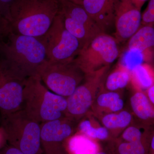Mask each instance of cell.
Masks as SVG:
<instances>
[{
    "label": "cell",
    "mask_w": 154,
    "mask_h": 154,
    "mask_svg": "<svg viewBox=\"0 0 154 154\" xmlns=\"http://www.w3.org/2000/svg\"><path fill=\"white\" fill-rule=\"evenodd\" d=\"M58 1V13L67 30L79 41L82 49L96 36L104 33L82 5L67 0Z\"/></svg>",
    "instance_id": "9"
},
{
    "label": "cell",
    "mask_w": 154,
    "mask_h": 154,
    "mask_svg": "<svg viewBox=\"0 0 154 154\" xmlns=\"http://www.w3.org/2000/svg\"><path fill=\"white\" fill-rule=\"evenodd\" d=\"M146 94L149 101L154 105V85L146 91Z\"/></svg>",
    "instance_id": "28"
},
{
    "label": "cell",
    "mask_w": 154,
    "mask_h": 154,
    "mask_svg": "<svg viewBox=\"0 0 154 154\" xmlns=\"http://www.w3.org/2000/svg\"><path fill=\"white\" fill-rule=\"evenodd\" d=\"M150 127L142 124L138 125H129L124 130L118 139L128 142L140 141L153 134L154 131Z\"/></svg>",
    "instance_id": "21"
},
{
    "label": "cell",
    "mask_w": 154,
    "mask_h": 154,
    "mask_svg": "<svg viewBox=\"0 0 154 154\" xmlns=\"http://www.w3.org/2000/svg\"><path fill=\"white\" fill-rule=\"evenodd\" d=\"M131 82V72L122 64H120L110 73L105 81V88L107 91H116L123 89Z\"/></svg>",
    "instance_id": "19"
},
{
    "label": "cell",
    "mask_w": 154,
    "mask_h": 154,
    "mask_svg": "<svg viewBox=\"0 0 154 154\" xmlns=\"http://www.w3.org/2000/svg\"><path fill=\"white\" fill-rule=\"evenodd\" d=\"M109 68L110 66L104 67L97 71L85 75L82 83L66 98L67 106L65 116L76 122L86 115L93 106Z\"/></svg>",
    "instance_id": "8"
},
{
    "label": "cell",
    "mask_w": 154,
    "mask_h": 154,
    "mask_svg": "<svg viewBox=\"0 0 154 154\" xmlns=\"http://www.w3.org/2000/svg\"><path fill=\"white\" fill-rule=\"evenodd\" d=\"M10 32L8 22L0 14V43L7 37Z\"/></svg>",
    "instance_id": "26"
},
{
    "label": "cell",
    "mask_w": 154,
    "mask_h": 154,
    "mask_svg": "<svg viewBox=\"0 0 154 154\" xmlns=\"http://www.w3.org/2000/svg\"><path fill=\"white\" fill-rule=\"evenodd\" d=\"M27 79L14 72L0 58V113L21 109Z\"/></svg>",
    "instance_id": "10"
},
{
    "label": "cell",
    "mask_w": 154,
    "mask_h": 154,
    "mask_svg": "<svg viewBox=\"0 0 154 154\" xmlns=\"http://www.w3.org/2000/svg\"><path fill=\"white\" fill-rule=\"evenodd\" d=\"M130 105L134 115L141 123L151 126L154 125V105L144 92L136 91L131 97Z\"/></svg>",
    "instance_id": "15"
},
{
    "label": "cell",
    "mask_w": 154,
    "mask_h": 154,
    "mask_svg": "<svg viewBox=\"0 0 154 154\" xmlns=\"http://www.w3.org/2000/svg\"><path fill=\"white\" fill-rule=\"evenodd\" d=\"M115 0H83L82 5L104 33L114 27Z\"/></svg>",
    "instance_id": "13"
},
{
    "label": "cell",
    "mask_w": 154,
    "mask_h": 154,
    "mask_svg": "<svg viewBox=\"0 0 154 154\" xmlns=\"http://www.w3.org/2000/svg\"><path fill=\"white\" fill-rule=\"evenodd\" d=\"M5 141L4 140L0 139V149L4 148L3 147V143H4V142Z\"/></svg>",
    "instance_id": "33"
},
{
    "label": "cell",
    "mask_w": 154,
    "mask_h": 154,
    "mask_svg": "<svg viewBox=\"0 0 154 154\" xmlns=\"http://www.w3.org/2000/svg\"><path fill=\"white\" fill-rule=\"evenodd\" d=\"M0 154H1V153H0Z\"/></svg>",
    "instance_id": "36"
},
{
    "label": "cell",
    "mask_w": 154,
    "mask_h": 154,
    "mask_svg": "<svg viewBox=\"0 0 154 154\" xmlns=\"http://www.w3.org/2000/svg\"><path fill=\"white\" fill-rule=\"evenodd\" d=\"M154 154V152H153V153H151V154Z\"/></svg>",
    "instance_id": "35"
},
{
    "label": "cell",
    "mask_w": 154,
    "mask_h": 154,
    "mask_svg": "<svg viewBox=\"0 0 154 154\" xmlns=\"http://www.w3.org/2000/svg\"><path fill=\"white\" fill-rule=\"evenodd\" d=\"M16 0H0V14L8 20L10 18V11Z\"/></svg>",
    "instance_id": "25"
},
{
    "label": "cell",
    "mask_w": 154,
    "mask_h": 154,
    "mask_svg": "<svg viewBox=\"0 0 154 154\" xmlns=\"http://www.w3.org/2000/svg\"><path fill=\"white\" fill-rule=\"evenodd\" d=\"M66 98L54 94L44 86L38 75L25 81L21 109L31 119L41 123L65 116Z\"/></svg>",
    "instance_id": "3"
},
{
    "label": "cell",
    "mask_w": 154,
    "mask_h": 154,
    "mask_svg": "<svg viewBox=\"0 0 154 154\" xmlns=\"http://www.w3.org/2000/svg\"><path fill=\"white\" fill-rule=\"evenodd\" d=\"M67 1H70L72 2L78 4V5H82L83 0H67Z\"/></svg>",
    "instance_id": "31"
},
{
    "label": "cell",
    "mask_w": 154,
    "mask_h": 154,
    "mask_svg": "<svg viewBox=\"0 0 154 154\" xmlns=\"http://www.w3.org/2000/svg\"><path fill=\"white\" fill-rule=\"evenodd\" d=\"M141 10L131 0H115L114 38L118 43L128 39L141 25Z\"/></svg>",
    "instance_id": "12"
},
{
    "label": "cell",
    "mask_w": 154,
    "mask_h": 154,
    "mask_svg": "<svg viewBox=\"0 0 154 154\" xmlns=\"http://www.w3.org/2000/svg\"><path fill=\"white\" fill-rule=\"evenodd\" d=\"M106 149H107V151H108V153H109V154H115L114 153H113V152L111 151H110V149H109L107 148Z\"/></svg>",
    "instance_id": "34"
},
{
    "label": "cell",
    "mask_w": 154,
    "mask_h": 154,
    "mask_svg": "<svg viewBox=\"0 0 154 154\" xmlns=\"http://www.w3.org/2000/svg\"><path fill=\"white\" fill-rule=\"evenodd\" d=\"M153 152H154V133L152 136L151 139L149 154Z\"/></svg>",
    "instance_id": "30"
},
{
    "label": "cell",
    "mask_w": 154,
    "mask_h": 154,
    "mask_svg": "<svg viewBox=\"0 0 154 154\" xmlns=\"http://www.w3.org/2000/svg\"><path fill=\"white\" fill-rule=\"evenodd\" d=\"M152 136L134 142L123 141L115 138L109 141L107 148L115 154H149Z\"/></svg>",
    "instance_id": "16"
},
{
    "label": "cell",
    "mask_w": 154,
    "mask_h": 154,
    "mask_svg": "<svg viewBox=\"0 0 154 154\" xmlns=\"http://www.w3.org/2000/svg\"><path fill=\"white\" fill-rule=\"evenodd\" d=\"M59 8L58 0H16L10 11V31L41 37L52 25Z\"/></svg>",
    "instance_id": "2"
},
{
    "label": "cell",
    "mask_w": 154,
    "mask_h": 154,
    "mask_svg": "<svg viewBox=\"0 0 154 154\" xmlns=\"http://www.w3.org/2000/svg\"><path fill=\"white\" fill-rule=\"evenodd\" d=\"M0 58L13 70L26 79L38 75L40 67L48 60L40 37L11 31L0 43Z\"/></svg>",
    "instance_id": "1"
},
{
    "label": "cell",
    "mask_w": 154,
    "mask_h": 154,
    "mask_svg": "<svg viewBox=\"0 0 154 154\" xmlns=\"http://www.w3.org/2000/svg\"><path fill=\"white\" fill-rule=\"evenodd\" d=\"M75 122L66 117L40 124L43 154H68L65 144L72 136Z\"/></svg>",
    "instance_id": "11"
},
{
    "label": "cell",
    "mask_w": 154,
    "mask_h": 154,
    "mask_svg": "<svg viewBox=\"0 0 154 154\" xmlns=\"http://www.w3.org/2000/svg\"><path fill=\"white\" fill-rule=\"evenodd\" d=\"M96 154H109V153H108L107 149H106L102 150H100Z\"/></svg>",
    "instance_id": "32"
},
{
    "label": "cell",
    "mask_w": 154,
    "mask_h": 154,
    "mask_svg": "<svg viewBox=\"0 0 154 154\" xmlns=\"http://www.w3.org/2000/svg\"><path fill=\"white\" fill-rule=\"evenodd\" d=\"M131 82L136 91H146L154 85V68L148 63L138 65L131 72Z\"/></svg>",
    "instance_id": "17"
},
{
    "label": "cell",
    "mask_w": 154,
    "mask_h": 154,
    "mask_svg": "<svg viewBox=\"0 0 154 154\" xmlns=\"http://www.w3.org/2000/svg\"><path fill=\"white\" fill-rule=\"evenodd\" d=\"M147 0H136L135 6L140 10H141L144 4Z\"/></svg>",
    "instance_id": "29"
},
{
    "label": "cell",
    "mask_w": 154,
    "mask_h": 154,
    "mask_svg": "<svg viewBox=\"0 0 154 154\" xmlns=\"http://www.w3.org/2000/svg\"><path fill=\"white\" fill-rule=\"evenodd\" d=\"M38 75L50 91L66 98L74 92L85 76L75 59L63 61L48 60L40 67Z\"/></svg>",
    "instance_id": "5"
},
{
    "label": "cell",
    "mask_w": 154,
    "mask_h": 154,
    "mask_svg": "<svg viewBox=\"0 0 154 154\" xmlns=\"http://www.w3.org/2000/svg\"><path fill=\"white\" fill-rule=\"evenodd\" d=\"M131 113L126 110L116 113H108L103 116L101 119L103 126L108 131L125 129L132 121Z\"/></svg>",
    "instance_id": "20"
},
{
    "label": "cell",
    "mask_w": 154,
    "mask_h": 154,
    "mask_svg": "<svg viewBox=\"0 0 154 154\" xmlns=\"http://www.w3.org/2000/svg\"><path fill=\"white\" fill-rule=\"evenodd\" d=\"M127 50L129 52L142 53L149 61L154 57V27L141 25L137 31L128 39Z\"/></svg>",
    "instance_id": "14"
},
{
    "label": "cell",
    "mask_w": 154,
    "mask_h": 154,
    "mask_svg": "<svg viewBox=\"0 0 154 154\" xmlns=\"http://www.w3.org/2000/svg\"><path fill=\"white\" fill-rule=\"evenodd\" d=\"M40 37L50 61L74 59L82 49L79 41L67 30L58 13L47 32Z\"/></svg>",
    "instance_id": "7"
},
{
    "label": "cell",
    "mask_w": 154,
    "mask_h": 154,
    "mask_svg": "<svg viewBox=\"0 0 154 154\" xmlns=\"http://www.w3.org/2000/svg\"><path fill=\"white\" fill-rule=\"evenodd\" d=\"M120 98V95L116 91H107L100 94H98L94 104L96 103L99 110L108 113H110V108L113 104Z\"/></svg>",
    "instance_id": "23"
},
{
    "label": "cell",
    "mask_w": 154,
    "mask_h": 154,
    "mask_svg": "<svg viewBox=\"0 0 154 154\" xmlns=\"http://www.w3.org/2000/svg\"><path fill=\"white\" fill-rule=\"evenodd\" d=\"M1 154H25L19 149L11 146L4 147L0 150Z\"/></svg>",
    "instance_id": "27"
},
{
    "label": "cell",
    "mask_w": 154,
    "mask_h": 154,
    "mask_svg": "<svg viewBox=\"0 0 154 154\" xmlns=\"http://www.w3.org/2000/svg\"><path fill=\"white\" fill-rule=\"evenodd\" d=\"M67 140L68 154H96L100 150L96 141L81 134L71 137Z\"/></svg>",
    "instance_id": "18"
},
{
    "label": "cell",
    "mask_w": 154,
    "mask_h": 154,
    "mask_svg": "<svg viewBox=\"0 0 154 154\" xmlns=\"http://www.w3.org/2000/svg\"><path fill=\"white\" fill-rule=\"evenodd\" d=\"M118 44L113 36L101 33L80 50L75 61L85 75L110 66L119 55Z\"/></svg>",
    "instance_id": "6"
},
{
    "label": "cell",
    "mask_w": 154,
    "mask_h": 154,
    "mask_svg": "<svg viewBox=\"0 0 154 154\" xmlns=\"http://www.w3.org/2000/svg\"><path fill=\"white\" fill-rule=\"evenodd\" d=\"M141 25L154 27V0H149L146 8L142 14Z\"/></svg>",
    "instance_id": "24"
},
{
    "label": "cell",
    "mask_w": 154,
    "mask_h": 154,
    "mask_svg": "<svg viewBox=\"0 0 154 154\" xmlns=\"http://www.w3.org/2000/svg\"><path fill=\"white\" fill-rule=\"evenodd\" d=\"M79 130V134L94 140H105L110 138V132L107 128L104 126H95L89 119L80 122Z\"/></svg>",
    "instance_id": "22"
},
{
    "label": "cell",
    "mask_w": 154,
    "mask_h": 154,
    "mask_svg": "<svg viewBox=\"0 0 154 154\" xmlns=\"http://www.w3.org/2000/svg\"><path fill=\"white\" fill-rule=\"evenodd\" d=\"M0 124L10 146L25 154H43L40 124L24 110L1 113Z\"/></svg>",
    "instance_id": "4"
}]
</instances>
